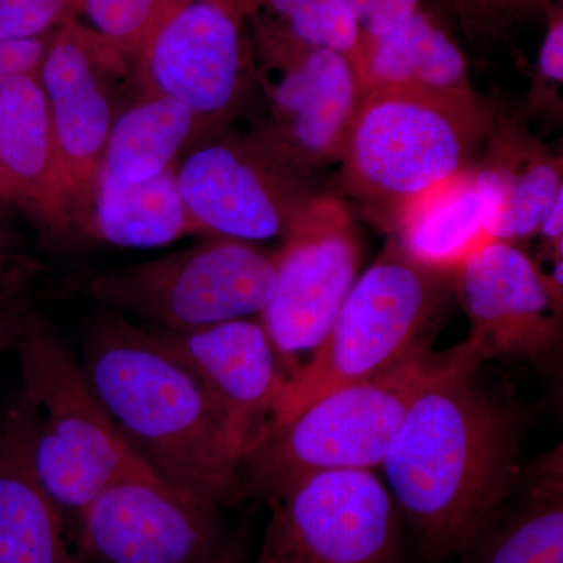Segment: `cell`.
<instances>
[{
  "instance_id": "cell-27",
  "label": "cell",
  "mask_w": 563,
  "mask_h": 563,
  "mask_svg": "<svg viewBox=\"0 0 563 563\" xmlns=\"http://www.w3.org/2000/svg\"><path fill=\"white\" fill-rule=\"evenodd\" d=\"M465 38L479 47L507 43L517 29L547 13L550 0H450Z\"/></svg>"
},
{
  "instance_id": "cell-26",
  "label": "cell",
  "mask_w": 563,
  "mask_h": 563,
  "mask_svg": "<svg viewBox=\"0 0 563 563\" xmlns=\"http://www.w3.org/2000/svg\"><path fill=\"white\" fill-rule=\"evenodd\" d=\"M184 2L185 0H79L77 14L85 18L88 24L85 27L96 33L99 38L107 41L124 55L140 57L163 22Z\"/></svg>"
},
{
  "instance_id": "cell-5",
  "label": "cell",
  "mask_w": 563,
  "mask_h": 563,
  "mask_svg": "<svg viewBox=\"0 0 563 563\" xmlns=\"http://www.w3.org/2000/svg\"><path fill=\"white\" fill-rule=\"evenodd\" d=\"M454 296V273L426 268L388 239L352 285L312 357L282 388L266 429L335 388L380 376L428 352Z\"/></svg>"
},
{
  "instance_id": "cell-10",
  "label": "cell",
  "mask_w": 563,
  "mask_h": 563,
  "mask_svg": "<svg viewBox=\"0 0 563 563\" xmlns=\"http://www.w3.org/2000/svg\"><path fill=\"white\" fill-rule=\"evenodd\" d=\"M255 563H401V515L374 472H325L268 501Z\"/></svg>"
},
{
  "instance_id": "cell-24",
  "label": "cell",
  "mask_w": 563,
  "mask_h": 563,
  "mask_svg": "<svg viewBox=\"0 0 563 563\" xmlns=\"http://www.w3.org/2000/svg\"><path fill=\"white\" fill-rule=\"evenodd\" d=\"M201 125L184 103L151 95L113 121L102 172L128 181L152 179L172 168Z\"/></svg>"
},
{
  "instance_id": "cell-29",
  "label": "cell",
  "mask_w": 563,
  "mask_h": 563,
  "mask_svg": "<svg viewBox=\"0 0 563 563\" xmlns=\"http://www.w3.org/2000/svg\"><path fill=\"white\" fill-rule=\"evenodd\" d=\"M79 0H0V40L41 38L74 20Z\"/></svg>"
},
{
  "instance_id": "cell-13",
  "label": "cell",
  "mask_w": 563,
  "mask_h": 563,
  "mask_svg": "<svg viewBox=\"0 0 563 563\" xmlns=\"http://www.w3.org/2000/svg\"><path fill=\"white\" fill-rule=\"evenodd\" d=\"M246 20L244 0H185L140 54L151 95L184 103L201 124L229 120L255 81Z\"/></svg>"
},
{
  "instance_id": "cell-8",
  "label": "cell",
  "mask_w": 563,
  "mask_h": 563,
  "mask_svg": "<svg viewBox=\"0 0 563 563\" xmlns=\"http://www.w3.org/2000/svg\"><path fill=\"white\" fill-rule=\"evenodd\" d=\"M313 174L257 128L207 141L176 172L181 199L201 231L246 243L284 239L320 195Z\"/></svg>"
},
{
  "instance_id": "cell-17",
  "label": "cell",
  "mask_w": 563,
  "mask_h": 563,
  "mask_svg": "<svg viewBox=\"0 0 563 563\" xmlns=\"http://www.w3.org/2000/svg\"><path fill=\"white\" fill-rule=\"evenodd\" d=\"M0 191L27 207L52 239H69L80 228L38 73L0 84Z\"/></svg>"
},
{
  "instance_id": "cell-4",
  "label": "cell",
  "mask_w": 563,
  "mask_h": 563,
  "mask_svg": "<svg viewBox=\"0 0 563 563\" xmlns=\"http://www.w3.org/2000/svg\"><path fill=\"white\" fill-rule=\"evenodd\" d=\"M14 350L22 390L9 417L36 479L65 521H76L114 481L155 473L121 439L80 363L41 318L29 314Z\"/></svg>"
},
{
  "instance_id": "cell-9",
  "label": "cell",
  "mask_w": 563,
  "mask_h": 563,
  "mask_svg": "<svg viewBox=\"0 0 563 563\" xmlns=\"http://www.w3.org/2000/svg\"><path fill=\"white\" fill-rule=\"evenodd\" d=\"M282 242L273 296L258 318L288 380L331 329L357 280L362 250L346 203L324 192L299 211Z\"/></svg>"
},
{
  "instance_id": "cell-30",
  "label": "cell",
  "mask_w": 563,
  "mask_h": 563,
  "mask_svg": "<svg viewBox=\"0 0 563 563\" xmlns=\"http://www.w3.org/2000/svg\"><path fill=\"white\" fill-rule=\"evenodd\" d=\"M361 25L362 40L391 32L420 9L421 0H347Z\"/></svg>"
},
{
  "instance_id": "cell-15",
  "label": "cell",
  "mask_w": 563,
  "mask_h": 563,
  "mask_svg": "<svg viewBox=\"0 0 563 563\" xmlns=\"http://www.w3.org/2000/svg\"><path fill=\"white\" fill-rule=\"evenodd\" d=\"M454 295L470 321L466 336L483 361L553 362L561 343L562 306L537 263L517 244L492 240L454 272Z\"/></svg>"
},
{
  "instance_id": "cell-25",
  "label": "cell",
  "mask_w": 563,
  "mask_h": 563,
  "mask_svg": "<svg viewBox=\"0 0 563 563\" xmlns=\"http://www.w3.org/2000/svg\"><path fill=\"white\" fill-rule=\"evenodd\" d=\"M247 20L307 46L350 58L357 70L362 31L347 0H244Z\"/></svg>"
},
{
  "instance_id": "cell-3",
  "label": "cell",
  "mask_w": 563,
  "mask_h": 563,
  "mask_svg": "<svg viewBox=\"0 0 563 563\" xmlns=\"http://www.w3.org/2000/svg\"><path fill=\"white\" fill-rule=\"evenodd\" d=\"M498 113L476 91H366L340 163V196L390 235L410 202L477 161Z\"/></svg>"
},
{
  "instance_id": "cell-22",
  "label": "cell",
  "mask_w": 563,
  "mask_h": 563,
  "mask_svg": "<svg viewBox=\"0 0 563 563\" xmlns=\"http://www.w3.org/2000/svg\"><path fill=\"white\" fill-rule=\"evenodd\" d=\"M0 563H76L65 518L36 479L10 417L0 426Z\"/></svg>"
},
{
  "instance_id": "cell-12",
  "label": "cell",
  "mask_w": 563,
  "mask_h": 563,
  "mask_svg": "<svg viewBox=\"0 0 563 563\" xmlns=\"http://www.w3.org/2000/svg\"><path fill=\"white\" fill-rule=\"evenodd\" d=\"M252 51L262 63L268 120L257 125L309 172L342 163L363 88L350 58L254 25Z\"/></svg>"
},
{
  "instance_id": "cell-18",
  "label": "cell",
  "mask_w": 563,
  "mask_h": 563,
  "mask_svg": "<svg viewBox=\"0 0 563 563\" xmlns=\"http://www.w3.org/2000/svg\"><path fill=\"white\" fill-rule=\"evenodd\" d=\"M499 211L495 185L474 162L410 202L390 239L426 268L454 273L472 252L492 242Z\"/></svg>"
},
{
  "instance_id": "cell-11",
  "label": "cell",
  "mask_w": 563,
  "mask_h": 563,
  "mask_svg": "<svg viewBox=\"0 0 563 563\" xmlns=\"http://www.w3.org/2000/svg\"><path fill=\"white\" fill-rule=\"evenodd\" d=\"M74 525L88 563H213L233 540L218 504L155 473L107 485Z\"/></svg>"
},
{
  "instance_id": "cell-1",
  "label": "cell",
  "mask_w": 563,
  "mask_h": 563,
  "mask_svg": "<svg viewBox=\"0 0 563 563\" xmlns=\"http://www.w3.org/2000/svg\"><path fill=\"white\" fill-rule=\"evenodd\" d=\"M468 340L442 352L380 468L422 555L457 558L520 483L523 420L484 387Z\"/></svg>"
},
{
  "instance_id": "cell-6",
  "label": "cell",
  "mask_w": 563,
  "mask_h": 563,
  "mask_svg": "<svg viewBox=\"0 0 563 563\" xmlns=\"http://www.w3.org/2000/svg\"><path fill=\"white\" fill-rule=\"evenodd\" d=\"M439 358L428 351L391 372L343 385L266 429L240 463L244 492L269 501L312 474L380 468Z\"/></svg>"
},
{
  "instance_id": "cell-32",
  "label": "cell",
  "mask_w": 563,
  "mask_h": 563,
  "mask_svg": "<svg viewBox=\"0 0 563 563\" xmlns=\"http://www.w3.org/2000/svg\"><path fill=\"white\" fill-rule=\"evenodd\" d=\"M3 298H0V355L2 352L14 347L29 313H20V310H9L2 306Z\"/></svg>"
},
{
  "instance_id": "cell-7",
  "label": "cell",
  "mask_w": 563,
  "mask_h": 563,
  "mask_svg": "<svg viewBox=\"0 0 563 563\" xmlns=\"http://www.w3.org/2000/svg\"><path fill=\"white\" fill-rule=\"evenodd\" d=\"M274 285V254L217 236L190 250L98 274L81 291L102 309L143 328L190 332L261 317Z\"/></svg>"
},
{
  "instance_id": "cell-33",
  "label": "cell",
  "mask_w": 563,
  "mask_h": 563,
  "mask_svg": "<svg viewBox=\"0 0 563 563\" xmlns=\"http://www.w3.org/2000/svg\"><path fill=\"white\" fill-rule=\"evenodd\" d=\"M213 563H247L246 550H244V540L242 536L233 537L231 547L224 554Z\"/></svg>"
},
{
  "instance_id": "cell-16",
  "label": "cell",
  "mask_w": 563,
  "mask_h": 563,
  "mask_svg": "<svg viewBox=\"0 0 563 563\" xmlns=\"http://www.w3.org/2000/svg\"><path fill=\"white\" fill-rule=\"evenodd\" d=\"M147 331L201 380L243 459L261 440L287 384L279 354L261 318L225 321L190 332Z\"/></svg>"
},
{
  "instance_id": "cell-31",
  "label": "cell",
  "mask_w": 563,
  "mask_h": 563,
  "mask_svg": "<svg viewBox=\"0 0 563 563\" xmlns=\"http://www.w3.org/2000/svg\"><path fill=\"white\" fill-rule=\"evenodd\" d=\"M46 49L43 38L0 40V84L20 74L38 73Z\"/></svg>"
},
{
  "instance_id": "cell-20",
  "label": "cell",
  "mask_w": 563,
  "mask_h": 563,
  "mask_svg": "<svg viewBox=\"0 0 563 563\" xmlns=\"http://www.w3.org/2000/svg\"><path fill=\"white\" fill-rule=\"evenodd\" d=\"M562 446L523 466L520 483L459 559L462 563H563Z\"/></svg>"
},
{
  "instance_id": "cell-28",
  "label": "cell",
  "mask_w": 563,
  "mask_h": 563,
  "mask_svg": "<svg viewBox=\"0 0 563 563\" xmlns=\"http://www.w3.org/2000/svg\"><path fill=\"white\" fill-rule=\"evenodd\" d=\"M544 32L531 84L526 92V113L533 120L558 124L563 114V7H548Z\"/></svg>"
},
{
  "instance_id": "cell-14",
  "label": "cell",
  "mask_w": 563,
  "mask_h": 563,
  "mask_svg": "<svg viewBox=\"0 0 563 563\" xmlns=\"http://www.w3.org/2000/svg\"><path fill=\"white\" fill-rule=\"evenodd\" d=\"M122 54L76 20L60 25L38 69L63 173L90 232L107 141L113 125L109 79Z\"/></svg>"
},
{
  "instance_id": "cell-23",
  "label": "cell",
  "mask_w": 563,
  "mask_h": 563,
  "mask_svg": "<svg viewBox=\"0 0 563 563\" xmlns=\"http://www.w3.org/2000/svg\"><path fill=\"white\" fill-rule=\"evenodd\" d=\"M202 233L185 207L174 166L143 181L102 172L88 235L118 247L154 250Z\"/></svg>"
},
{
  "instance_id": "cell-2",
  "label": "cell",
  "mask_w": 563,
  "mask_h": 563,
  "mask_svg": "<svg viewBox=\"0 0 563 563\" xmlns=\"http://www.w3.org/2000/svg\"><path fill=\"white\" fill-rule=\"evenodd\" d=\"M81 372L121 439L162 479L225 506L240 459L201 380L143 325L102 309L84 325Z\"/></svg>"
},
{
  "instance_id": "cell-34",
  "label": "cell",
  "mask_w": 563,
  "mask_h": 563,
  "mask_svg": "<svg viewBox=\"0 0 563 563\" xmlns=\"http://www.w3.org/2000/svg\"><path fill=\"white\" fill-rule=\"evenodd\" d=\"M9 280V274H7V261L3 257V252L0 250V298L5 296V285Z\"/></svg>"
},
{
  "instance_id": "cell-19",
  "label": "cell",
  "mask_w": 563,
  "mask_h": 563,
  "mask_svg": "<svg viewBox=\"0 0 563 563\" xmlns=\"http://www.w3.org/2000/svg\"><path fill=\"white\" fill-rule=\"evenodd\" d=\"M501 201L493 240L517 244L536 236L563 196V162L518 117L499 111L476 161Z\"/></svg>"
},
{
  "instance_id": "cell-21",
  "label": "cell",
  "mask_w": 563,
  "mask_h": 563,
  "mask_svg": "<svg viewBox=\"0 0 563 563\" xmlns=\"http://www.w3.org/2000/svg\"><path fill=\"white\" fill-rule=\"evenodd\" d=\"M357 76L363 95L387 87L474 91L465 54L442 22L421 7L391 32L362 40Z\"/></svg>"
},
{
  "instance_id": "cell-35",
  "label": "cell",
  "mask_w": 563,
  "mask_h": 563,
  "mask_svg": "<svg viewBox=\"0 0 563 563\" xmlns=\"http://www.w3.org/2000/svg\"><path fill=\"white\" fill-rule=\"evenodd\" d=\"M563 0H550L551 5H562Z\"/></svg>"
}]
</instances>
